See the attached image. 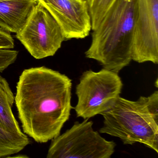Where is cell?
<instances>
[{
	"instance_id": "5",
	"label": "cell",
	"mask_w": 158,
	"mask_h": 158,
	"mask_svg": "<svg viewBox=\"0 0 158 158\" xmlns=\"http://www.w3.org/2000/svg\"><path fill=\"white\" fill-rule=\"evenodd\" d=\"M75 122L63 134L52 139L47 158H110L116 144L106 140L93 129V123Z\"/></svg>"
},
{
	"instance_id": "9",
	"label": "cell",
	"mask_w": 158,
	"mask_h": 158,
	"mask_svg": "<svg viewBox=\"0 0 158 158\" xmlns=\"http://www.w3.org/2000/svg\"><path fill=\"white\" fill-rule=\"evenodd\" d=\"M37 3L35 0H0V27L10 33H18Z\"/></svg>"
},
{
	"instance_id": "13",
	"label": "cell",
	"mask_w": 158,
	"mask_h": 158,
	"mask_svg": "<svg viewBox=\"0 0 158 158\" xmlns=\"http://www.w3.org/2000/svg\"><path fill=\"white\" fill-rule=\"evenodd\" d=\"M19 52L10 49L0 48V73L15 62Z\"/></svg>"
},
{
	"instance_id": "7",
	"label": "cell",
	"mask_w": 158,
	"mask_h": 158,
	"mask_svg": "<svg viewBox=\"0 0 158 158\" xmlns=\"http://www.w3.org/2000/svg\"><path fill=\"white\" fill-rule=\"evenodd\" d=\"M132 60L158 64V0H135Z\"/></svg>"
},
{
	"instance_id": "3",
	"label": "cell",
	"mask_w": 158,
	"mask_h": 158,
	"mask_svg": "<svg viewBox=\"0 0 158 158\" xmlns=\"http://www.w3.org/2000/svg\"><path fill=\"white\" fill-rule=\"evenodd\" d=\"M99 133L116 137L124 145L142 143L158 153V91L136 101L120 97L112 109L102 114Z\"/></svg>"
},
{
	"instance_id": "11",
	"label": "cell",
	"mask_w": 158,
	"mask_h": 158,
	"mask_svg": "<svg viewBox=\"0 0 158 158\" xmlns=\"http://www.w3.org/2000/svg\"><path fill=\"white\" fill-rule=\"evenodd\" d=\"M30 144L27 135L20 136L0 127V158L10 157L23 150Z\"/></svg>"
},
{
	"instance_id": "12",
	"label": "cell",
	"mask_w": 158,
	"mask_h": 158,
	"mask_svg": "<svg viewBox=\"0 0 158 158\" xmlns=\"http://www.w3.org/2000/svg\"><path fill=\"white\" fill-rule=\"evenodd\" d=\"M116 0H86L91 22V30L100 23L108 10Z\"/></svg>"
},
{
	"instance_id": "4",
	"label": "cell",
	"mask_w": 158,
	"mask_h": 158,
	"mask_svg": "<svg viewBox=\"0 0 158 158\" xmlns=\"http://www.w3.org/2000/svg\"><path fill=\"white\" fill-rule=\"evenodd\" d=\"M123 84L118 73L102 68L84 72L76 87L77 117L89 119L113 108L122 92Z\"/></svg>"
},
{
	"instance_id": "6",
	"label": "cell",
	"mask_w": 158,
	"mask_h": 158,
	"mask_svg": "<svg viewBox=\"0 0 158 158\" xmlns=\"http://www.w3.org/2000/svg\"><path fill=\"white\" fill-rule=\"evenodd\" d=\"M16 37L37 60L53 56L65 41L59 24L48 10L37 2Z\"/></svg>"
},
{
	"instance_id": "8",
	"label": "cell",
	"mask_w": 158,
	"mask_h": 158,
	"mask_svg": "<svg viewBox=\"0 0 158 158\" xmlns=\"http://www.w3.org/2000/svg\"><path fill=\"white\" fill-rule=\"evenodd\" d=\"M57 22L65 41L82 39L89 35L91 22L86 0H35Z\"/></svg>"
},
{
	"instance_id": "2",
	"label": "cell",
	"mask_w": 158,
	"mask_h": 158,
	"mask_svg": "<svg viewBox=\"0 0 158 158\" xmlns=\"http://www.w3.org/2000/svg\"><path fill=\"white\" fill-rule=\"evenodd\" d=\"M134 22L135 0H116L93 30L85 57L118 73L132 60Z\"/></svg>"
},
{
	"instance_id": "15",
	"label": "cell",
	"mask_w": 158,
	"mask_h": 158,
	"mask_svg": "<svg viewBox=\"0 0 158 158\" xmlns=\"http://www.w3.org/2000/svg\"><path fill=\"white\" fill-rule=\"evenodd\" d=\"M156 87L158 88V79H157L156 81Z\"/></svg>"
},
{
	"instance_id": "14",
	"label": "cell",
	"mask_w": 158,
	"mask_h": 158,
	"mask_svg": "<svg viewBox=\"0 0 158 158\" xmlns=\"http://www.w3.org/2000/svg\"><path fill=\"white\" fill-rule=\"evenodd\" d=\"M15 40L10 33L0 27V48L13 49Z\"/></svg>"
},
{
	"instance_id": "10",
	"label": "cell",
	"mask_w": 158,
	"mask_h": 158,
	"mask_svg": "<svg viewBox=\"0 0 158 158\" xmlns=\"http://www.w3.org/2000/svg\"><path fill=\"white\" fill-rule=\"evenodd\" d=\"M15 96L7 80L0 75V127L20 136L27 135L21 130L14 115L12 107Z\"/></svg>"
},
{
	"instance_id": "1",
	"label": "cell",
	"mask_w": 158,
	"mask_h": 158,
	"mask_svg": "<svg viewBox=\"0 0 158 158\" xmlns=\"http://www.w3.org/2000/svg\"><path fill=\"white\" fill-rule=\"evenodd\" d=\"M72 80L45 66L25 69L15 97L23 132L44 143L60 134L71 110Z\"/></svg>"
}]
</instances>
